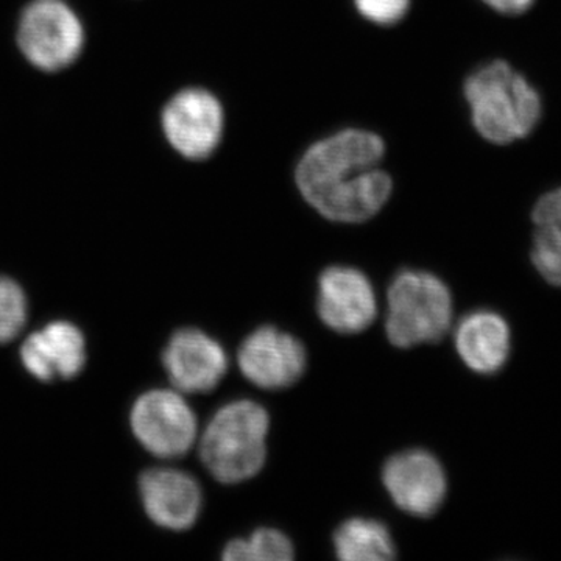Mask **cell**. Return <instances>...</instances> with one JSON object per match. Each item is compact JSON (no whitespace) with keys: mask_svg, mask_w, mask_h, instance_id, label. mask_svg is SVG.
<instances>
[{"mask_svg":"<svg viewBox=\"0 0 561 561\" xmlns=\"http://www.w3.org/2000/svg\"><path fill=\"white\" fill-rule=\"evenodd\" d=\"M382 139L365 130H343L302 154L295 180L317 213L341 224L371 219L389 201L393 183L382 171Z\"/></svg>","mask_w":561,"mask_h":561,"instance_id":"1","label":"cell"},{"mask_svg":"<svg viewBox=\"0 0 561 561\" xmlns=\"http://www.w3.org/2000/svg\"><path fill=\"white\" fill-rule=\"evenodd\" d=\"M465 99L476 131L494 146L527 138L542 117L540 92L507 61H491L468 77Z\"/></svg>","mask_w":561,"mask_h":561,"instance_id":"2","label":"cell"},{"mask_svg":"<svg viewBox=\"0 0 561 561\" xmlns=\"http://www.w3.org/2000/svg\"><path fill=\"white\" fill-rule=\"evenodd\" d=\"M271 416L257 402H228L202 435L201 456L210 476L221 483H241L262 470L267 457Z\"/></svg>","mask_w":561,"mask_h":561,"instance_id":"3","label":"cell"},{"mask_svg":"<svg viewBox=\"0 0 561 561\" xmlns=\"http://www.w3.org/2000/svg\"><path fill=\"white\" fill-rule=\"evenodd\" d=\"M453 323V297L438 276L420 271L398 273L389 287L387 337L398 348L440 342Z\"/></svg>","mask_w":561,"mask_h":561,"instance_id":"4","label":"cell"},{"mask_svg":"<svg viewBox=\"0 0 561 561\" xmlns=\"http://www.w3.org/2000/svg\"><path fill=\"white\" fill-rule=\"evenodd\" d=\"M18 44L35 68L57 72L76 62L83 50V24L62 0H33L22 13Z\"/></svg>","mask_w":561,"mask_h":561,"instance_id":"5","label":"cell"},{"mask_svg":"<svg viewBox=\"0 0 561 561\" xmlns=\"http://www.w3.org/2000/svg\"><path fill=\"white\" fill-rule=\"evenodd\" d=\"M131 430L147 451L161 459L184 456L197 438V419L175 390H151L131 409Z\"/></svg>","mask_w":561,"mask_h":561,"instance_id":"6","label":"cell"},{"mask_svg":"<svg viewBox=\"0 0 561 561\" xmlns=\"http://www.w3.org/2000/svg\"><path fill=\"white\" fill-rule=\"evenodd\" d=\"M224 125L220 102L202 88L180 91L162 111L165 139L187 160L210 157L224 136Z\"/></svg>","mask_w":561,"mask_h":561,"instance_id":"7","label":"cell"},{"mask_svg":"<svg viewBox=\"0 0 561 561\" xmlns=\"http://www.w3.org/2000/svg\"><path fill=\"white\" fill-rule=\"evenodd\" d=\"M382 482L402 512L419 518L434 515L448 491L440 461L424 449L394 454L383 465Z\"/></svg>","mask_w":561,"mask_h":561,"instance_id":"8","label":"cell"},{"mask_svg":"<svg viewBox=\"0 0 561 561\" xmlns=\"http://www.w3.org/2000/svg\"><path fill=\"white\" fill-rule=\"evenodd\" d=\"M238 362L242 375L254 386L283 390L301 378L308 357L294 335L275 327H261L242 342Z\"/></svg>","mask_w":561,"mask_h":561,"instance_id":"9","label":"cell"},{"mask_svg":"<svg viewBox=\"0 0 561 561\" xmlns=\"http://www.w3.org/2000/svg\"><path fill=\"white\" fill-rule=\"evenodd\" d=\"M317 311L321 321L339 334H359L378 312L375 289L365 273L353 267L327 268L319 278Z\"/></svg>","mask_w":561,"mask_h":561,"instance_id":"10","label":"cell"},{"mask_svg":"<svg viewBox=\"0 0 561 561\" xmlns=\"http://www.w3.org/2000/svg\"><path fill=\"white\" fill-rule=\"evenodd\" d=\"M162 364L173 389L181 393H206L216 389L228 370V357L216 339L201 330H181L172 335Z\"/></svg>","mask_w":561,"mask_h":561,"instance_id":"11","label":"cell"},{"mask_svg":"<svg viewBox=\"0 0 561 561\" xmlns=\"http://www.w3.org/2000/svg\"><path fill=\"white\" fill-rule=\"evenodd\" d=\"M139 491L147 515L164 529H190L201 515L202 489L190 472L154 468L140 476Z\"/></svg>","mask_w":561,"mask_h":561,"instance_id":"12","label":"cell"},{"mask_svg":"<svg viewBox=\"0 0 561 561\" xmlns=\"http://www.w3.org/2000/svg\"><path fill=\"white\" fill-rule=\"evenodd\" d=\"M25 370L43 382L70 379L87 364V342L76 324L54 321L33 332L21 346Z\"/></svg>","mask_w":561,"mask_h":561,"instance_id":"13","label":"cell"},{"mask_svg":"<svg viewBox=\"0 0 561 561\" xmlns=\"http://www.w3.org/2000/svg\"><path fill=\"white\" fill-rule=\"evenodd\" d=\"M454 341L460 359L479 375H494L511 356V328L496 312L468 313L457 324Z\"/></svg>","mask_w":561,"mask_h":561,"instance_id":"14","label":"cell"},{"mask_svg":"<svg viewBox=\"0 0 561 561\" xmlns=\"http://www.w3.org/2000/svg\"><path fill=\"white\" fill-rule=\"evenodd\" d=\"M530 261L546 283L561 287V187L546 192L531 209Z\"/></svg>","mask_w":561,"mask_h":561,"instance_id":"15","label":"cell"},{"mask_svg":"<svg viewBox=\"0 0 561 561\" xmlns=\"http://www.w3.org/2000/svg\"><path fill=\"white\" fill-rule=\"evenodd\" d=\"M335 556L343 561H389L397 548L389 529L376 519L351 518L334 534Z\"/></svg>","mask_w":561,"mask_h":561,"instance_id":"16","label":"cell"},{"mask_svg":"<svg viewBox=\"0 0 561 561\" xmlns=\"http://www.w3.org/2000/svg\"><path fill=\"white\" fill-rule=\"evenodd\" d=\"M294 557L289 537L271 527L257 529L250 538H236L221 553L227 561H290Z\"/></svg>","mask_w":561,"mask_h":561,"instance_id":"17","label":"cell"},{"mask_svg":"<svg viewBox=\"0 0 561 561\" xmlns=\"http://www.w3.org/2000/svg\"><path fill=\"white\" fill-rule=\"evenodd\" d=\"M27 320V298L20 284L0 276V343L13 341Z\"/></svg>","mask_w":561,"mask_h":561,"instance_id":"18","label":"cell"},{"mask_svg":"<svg viewBox=\"0 0 561 561\" xmlns=\"http://www.w3.org/2000/svg\"><path fill=\"white\" fill-rule=\"evenodd\" d=\"M362 16L379 25L397 24L408 13L411 0H354Z\"/></svg>","mask_w":561,"mask_h":561,"instance_id":"19","label":"cell"},{"mask_svg":"<svg viewBox=\"0 0 561 561\" xmlns=\"http://www.w3.org/2000/svg\"><path fill=\"white\" fill-rule=\"evenodd\" d=\"M483 2L497 13L516 16V14H523L530 10L535 0H483Z\"/></svg>","mask_w":561,"mask_h":561,"instance_id":"20","label":"cell"}]
</instances>
